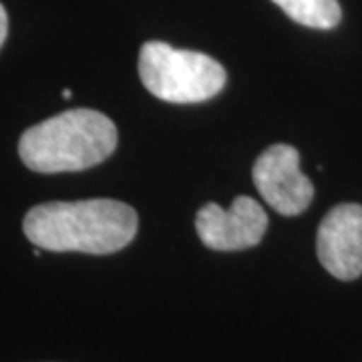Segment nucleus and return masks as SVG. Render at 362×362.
<instances>
[{
	"label": "nucleus",
	"mask_w": 362,
	"mask_h": 362,
	"mask_svg": "<svg viewBox=\"0 0 362 362\" xmlns=\"http://www.w3.org/2000/svg\"><path fill=\"white\" fill-rule=\"evenodd\" d=\"M139 77L145 89L168 103H202L226 87V69L197 51L173 49L163 40H149L139 52Z\"/></svg>",
	"instance_id": "3"
},
{
	"label": "nucleus",
	"mask_w": 362,
	"mask_h": 362,
	"mask_svg": "<svg viewBox=\"0 0 362 362\" xmlns=\"http://www.w3.org/2000/svg\"><path fill=\"white\" fill-rule=\"evenodd\" d=\"M6 35H8V16H6V11L4 6L0 4V49L6 40Z\"/></svg>",
	"instance_id": "8"
},
{
	"label": "nucleus",
	"mask_w": 362,
	"mask_h": 362,
	"mask_svg": "<svg viewBox=\"0 0 362 362\" xmlns=\"http://www.w3.org/2000/svg\"><path fill=\"white\" fill-rule=\"evenodd\" d=\"M63 97H65V99H71V97H73V93H71L69 89H65L63 90Z\"/></svg>",
	"instance_id": "9"
},
{
	"label": "nucleus",
	"mask_w": 362,
	"mask_h": 362,
	"mask_svg": "<svg viewBox=\"0 0 362 362\" xmlns=\"http://www.w3.org/2000/svg\"><path fill=\"white\" fill-rule=\"evenodd\" d=\"M316 252L324 270L338 280L362 276V206L332 207L318 228Z\"/></svg>",
	"instance_id": "6"
},
{
	"label": "nucleus",
	"mask_w": 362,
	"mask_h": 362,
	"mask_svg": "<svg viewBox=\"0 0 362 362\" xmlns=\"http://www.w3.org/2000/svg\"><path fill=\"white\" fill-rule=\"evenodd\" d=\"M278 4L294 23L308 28L328 30L342 18L338 0H272Z\"/></svg>",
	"instance_id": "7"
},
{
	"label": "nucleus",
	"mask_w": 362,
	"mask_h": 362,
	"mask_svg": "<svg viewBox=\"0 0 362 362\" xmlns=\"http://www.w3.org/2000/svg\"><path fill=\"white\" fill-rule=\"evenodd\" d=\"M137 211L117 199L49 202L28 209L23 230L28 242L49 252L115 254L137 233Z\"/></svg>",
	"instance_id": "1"
},
{
	"label": "nucleus",
	"mask_w": 362,
	"mask_h": 362,
	"mask_svg": "<svg viewBox=\"0 0 362 362\" xmlns=\"http://www.w3.org/2000/svg\"><path fill=\"white\" fill-rule=\"evenodd\" d=\"M115 147L117 127L109 117L93 109H71L26 129L18 156L37 173H63L99 165Z\"/></svg>",
	"instance_id": "2"
},
{
	"label": "nucleus",
	"mask_w": 362,
	"mask_h": 362,
	"mask_svg": "<svg viewBox=\"0 0 362 362\" xmlns=\"http://www.w3.org/2000/svg\"><path fill=\"white\" fill-rule=\"evenodd\" d=\"M202 244L216 252H238L258 246L268 230V214L256 199L238 195L230 209L206 204L195 216Z\"/></svg>",
	"instance_id": "5"
},
{
	"label": "nucleus",
	"mask_w": 362,
	"mask_h": 362,
	"mask_svg": "<svg viewBox=\"0 0 362 362\" xmlns=\"http://www.w3.org/2000/svg\"><path fill=\"white\" fill-rule=\"evenodd\" d=\"M254 185L264 202L280 216H300L314 197L310 177L300 171V153L292 145H272L256 159Z\"/></svg>",
	"instance_id": "4"
}]
</instances>
